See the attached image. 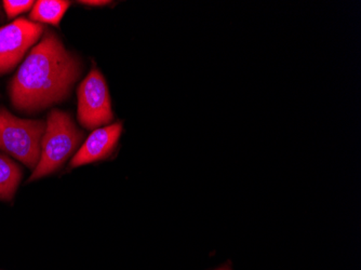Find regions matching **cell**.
<instances>
[{"label":"cell","instance_id":"3","mask_svg":"<svg viewBox=\"0 0 361 270\" xmlns=\"http://www.w3.org/2000/svg\"><path fill=\"white\" fill-rule=\"evenodd\" d=\"M44 131V121L21 119L0 109V150L30 168H35L39 162Z\"/></svg>","mask_w":361,"mask_h":270},{"label":"cell","instance_id":"1","mask_svg":"<svg viewBox=\"0 0 361 270\" xmlns=\"http://www.w3.org/2000/svg\"><path fill=\"white\" fill-rule=\"evenodd\" d=\"M80 72L78 59L54 32H47L10 83L12 105L22 113H35L61 102L70 94Z\"/></svg>","mask_w":361,"mask_h":270},{"label":"cell","instance_id":"5","mask_svg":"<svg viewBox=\"0 0 361 270\" xmlns=\"http://www.w3.org/2000/svg\"><path fill=\"white\" fill-rule=\"evenodd\" d=\"M42 32L44 27L40 24L25 19H18L0 27V75L16 68Z\"/></svg>","mask_w":361,"mask_h":270},{"label":"cell","instance_id":"9","mask_svg":"<svg viewBox=\"0 0 361 270\" xmlns=\"http://www.w3.org/2000/svg\"><path fill=\"white\" fill-rule=\"evenodd\" d=\"M3 4L8 18H14V16H19V14L23 13V12L28 11L30 8L34 7V5H35V3L32 1V0H27V1L6 0Z\"/></svg>","mask_w":361,"mask_h":270},{"label":"cell","instance_id":"7","mask_svg":"<svg viewBox=\"0 0 361 270\" xmlns=\"http://www.w3.org/2000/svg\"><path fill=\"white\" fill-rule=\"evenodd\" d=\"M21 178L20 166L0 154V200H11L13 198Z\"/></svg>","mask_w":361,"mask_h":270},{"label":"cell","instance_id":"8","mask_svg":"<svg viewBox=\"0 0 361 270\" xmlns=\"http://www.w3.org/2000/svg\"><path fill=\"white\" fill-rule=\"evenodd\" d=\"M70 7L68 1L39 0L32 7L30 16L32 21L59 25L65 12Z\"/></svg>","mask_w":361,"mask_h":270},{"label":"cell","instance_id":"4","mask_svg":"<svg viewBox=\"0 0 361 270\" xmlns=\"http://www.w3.org/2000/svg\"><path fill=\"white\" fill-rule=\"evenodd\" d=\"M78 121L89 130L99 129L113 121L111 99L104 77L93 68L78 88Z\"/></svg>","mask_w":361,"mask_h":270},{"label":"cell","instance_id":"11","mask_svg":"<svg viewBox=\"0 0 361 270\" xmlns=\"http://www.w3.org/2000/svg\"><path fill=\"white\" fill-rule=\"evenodd\" d=\"M221 270H229V269H227V268H224V269H221Z\"/></svg>","mask_w":361,"mask_h":270},{"label":"cell","instance_id":"6","mask_svg":"<svg viewBox=\"0 0 361 270\" xmlns=\"http://www.w3.org/2000/svg\"><path fill=\"white\" fill-rule=\"evenodd\" d=\"M121 131H123L121 123H114L107 127L95 129L73 158L71 166L76 168V166L104 159L116 146L121 137Z\"/></svg>","mask_w":361,"mask_h":270},{"label":"cell","instance_id":"2","mask_svg":"<svg viewBox=\"0 0 361 270\" xmlns=\"http://www.w3.org/2000/svg\"><path fill=\"white\" fill-rule=\"evenodd\" d=\"M84 137L72 118L64 111L49 113L46 131L42 140V155L28 182L44 178L56 171L74 153Z\"/></svg>","mask_w":361,"mask_h":270},{"label":"cell","instance_id":"10","mask_svg":"<svg viewBox=\"0 0 361 270\" xmlns=\"http://www.w3.org/2000/svg\"><path fill=\"white\" fill-rule=\"evenodd\" d=\"M109 1H103V0H86V1H80V4H85V5L90 6H102L106 5Z\"/></svg>","mask_w":361,"mask_h":270}]
</instances>
